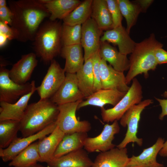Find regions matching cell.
Here are the masks:
<instances>
[{"mask_svg": "<svg viewBox=\"0 0 167 167\" xmlns=\"http://www.w3.org/2000/svg\"><path fill=\"white\" fill-rule=\"evenodd\" d=\"M65 134L57 126L48 136L38 140L39 162L48 163L54 158V153Z\"/></svg>", "mask_w": 167, "mask_h": 167, "instance_id": "22", "label": "cell"}, {"mask_svg": "<svg viewBox=\"0 0 167 167\" xmlns=\"http://www.w3.org/2000/svg\"><path fill=\"white\" fill-rule=\"evenodd\" d=\"M102 31L91 17L82 25L81 45L84 50V62L99 51Z\"/></svg>", "mask_w": 167, "mask_h": 167, "instance_id": "12", "label": "cell"}, {"mask_svg": "<svg viewBox=\"0 0 167 167\" xmlns=\"http://www.w3.org/2000/svg\"><path fill=\"white\" fill-rule=\"evenodd\" d=\"M154 54L158 64L167 63V51L159 48L155 50Z\"/></svg>", "mask_w": 167, "mask_h": 167, "instance_id": "38", "label": "cell"}, {"mask_svg": "<svg viewBox=\"0 0 167 167\" xmlns=\"http://www.w3.org/2000/svg\"><path fill=\"white\" fill-rule=\"evenodd\" d=\"M0 33L6 35L10 40L15 39V34L11 27L1 21H0Z\"/></svg>", "mask_w": 167, "mask_h": 167, "instance_id": "37", "label": "cell"}, {"mask_svg": "<svg viewBox=\"0 0 167 167\" xmlns=\"http://www.w3.org/2000/svg\"><path fill=\"white\" fill-rule=\"evenodd\" d=\"M91 18L102 31L113 28L112 19L106 0L92 1Z\"/></svg>", "mask_w": 167, "mask_h": 167, "instance_id": "28", "label": "cell"}, {"mask_svg": "<svg viewBox=\"0 0 167 167\" xmlns=\"http://www.w3.org/2000/svg\"><path fill=\"white\" fill-rule=\"evenodd\" d=\"M164 142V139L158 138L153 145L144 149L139 155L129 158L127 167H164L163 164L157 162L156 157Z\"/></svg>", "mask_w": 167, "mask_h": 167, "instance_id": "17", "label": "cell"}, {"mask_svg": "<svg viewBox=\"0 0 167 167\" xmlns=\"http://www.w3.org/2000/svg\"><path fill=\"white\" fill-rule=\"evenodd\" d=\"M100 40L101 42L106 41L117 45L119 51L126 55L132 53L136 44L122 25L106 30Z\"/></svg>", "mask_w": 167, "mask_h": 167, "instance_id": "16", "label": "cell"}, {"mask_svg": "<svg viewBox=\"0 0 167 167\" xmlns=\"http://www.w3.org/2000/svg\"><path fill=\"white\" fill-rule=\"evenodd\" d=\"M38 141L32 143L21 151L8 164L13 167H30L39 161L40 156Z\"/></svg>", "mask_w": 167, "mask_h": 167, "instance_id": "29", "label": "cell"}, {"mask_svg": "<svg viewBox=\"0 0 167 167\" xmlns=\"http://www.w3.org/2000/svg\"><path fill=\"white\" fill-rule=\"evenodd\" d=\"M163 46V44L156 39L153 33H151L148 38L136 43L129 59L130 67L126 76L127 85L139 74H143L145 78H147L148 71L156 69L158 64L155 51Z\"/></svg>", "mask_w": 167, "mask_h": 167, "instance_id": "3", "label": "cell"}, {"mask_svg": "<svg viewBox=\"0 0 167 167\" xmlns=\"http://www.w3.org/2000/svg\"><path fill=\"white\" fill-rule=\"evenodd\" d=\"M122 16L125 19L127 32L130 33L132 27L136 24L141 10L137 3L128 0H118Z\"/></svg>", "mask_w": 167, "mask_h": 167, "instance_id": "32", "label": "cell"}, {"mask_svg": "<svg viewBox=\"0 0 167 167\" xmlns=\"http://www.w3.org/2000/svg\"><path fill=\"white\" fill-rule=\"evenodd\" d=\"M161 156L167 157V140L164 142L163 147L159 153Z\"/></svg>", "mask_w": 167, "mask_h": 167, "instance_id": "41", "label": "cell"}, {"mask_svg": "<svg viewBox=\"0 0 167 167\" xmlns=\"http://www.w3.org/2000/svg\"><path fill=\"white\" fill-rule=\"evenodd\" d=\"M50 13L49 19H63L81 2L79 0H41Z\"/></svg>", "mask_w": 167, "mask_h": 167, "instance_id": "25", "label": "cell"}, {"mask_svg": "<svg viewBox=\"0 0 167 167\" xmlns=\"http://www.w3.org/2000/svg\"><path fill=\"white\" fill-rule=\"evenodd\" d=\"M82 25L62 24L61 40L62 46L81 44Z\"/></svg>", "mask_w": 167, "mask_h": 167, "instance_id": "33", "label": "cell"}, {"mask_svg": "<svg viewBox=\"0 0 167 167\" xmlns=\"http://www.w3.org/2000/svg\"></svg>", "mask_w": 167, "mask_h": 167, "instance_id": "46", "label": "cell"}, {"mask_svg": "<svg viewBox=\"0 0 167 167\" xmlns=\"http://www.w3.org/2000/svg\"><path fill=\"white\" fill-rule=\"evenodd\" d=\"M126 93L112 89H101L85 98V100H83L79 105L77 110L88 105L98 106L101 108L105 105L109 104L114 106Z\"/></svg>", "mask_w": 167, "mask_h": 167, "instance_id": "20", "label": "cell"}, {"mask_svg": "<svg viewBox=\"0 0 167 167\" xmlns=\"http://www.w3.org/2000/svg\"><path fill=\"white\" fill-rule=\"evenodd\" d=\"M75 74L79 89L85 98L90 96L94 93L92 57L84 62L82 66Z\"/></svg>", "mask_w": 167, "mask_h": 167, "instance_id": "27", "label": "cell"}, {"mask_svg": "<svg viewBox=\"0 0 167 167\" xmlns=\"http://www.w3.org/2000/svg\"><path fill=\"white\" fill-rule=\"evenodd\" d=\"M81 44L62 46L60 54L65 59L66 73H76L82 66L84 60Z\"/></svg>", "mask_w": 167, "mask_h": 167, "instance_id": "24", "label": "cell"}, {"mask_svg": "<svg viewBox=\"0 0 167 167\" xmlns=\"http://www.w3.org/2000/svg\"><path fill=\"white\" fill-rule=\"evenodd\" d=\"M93 161L84 149L76 150L47 163L48 167H92Z\"/></svg>", "mask_w": 167, "mask_h": 167, "instance_id": "21", "label": "cell"}, {"mask_svg": "<svg viewBox=\"0 0 167 167\" xmlns=\"http://www.w3.org/2000/svg\"><path fill=\"white\" fill-rule=\"evenodd\" d=\"M84 98L79 89L76 74L66 73L64 81L49 99L58 105L83 100Z\"/></svg>", "mask_w": 167, "mask_h": 167, "instance_id": "13", "label": "cell"}, {"mask_svg": "<svg viewBox=\"0 0 167 167\" xmlns=\"http://www.w3.org/2000/svg\"><path fill=\"white\" fill-rule=\"evenodd\" d=\"M6 1L5 0H0V7L6 6Z\"/></svg>", "mask_w": 167, "mask_h": 167, "instance_id": "43", "label": "cell"}, {"mask_svg": "<svg viewBox=\"0 0 167 167\" xmlns=\"http://www.w3.org/2000/svg\"><path fill=\"white\" fill-rule=\"evenodd\" d=\"M153 103V100L147 99L142 101L139 103L135 105L129 109L120 119V124L124 127H127L125 137L122 141L116 147L121 149L126 147L131 142L136 143L141 146L143 140L137 137L141 113L143 110L147 106Z\"/></svg>", "mask_w": 167, "mask_h": 167, "instance_id": "7", "label": "cell"}, {"mask_svg": "<svg viewBox=\"0 0 167 167\" xmlns=\"http://www.w3.org/2000/svg\"><path fill=\"white\" fill-rule=\"evenodd\" d=\"M99 51L95 53L92 57V70L94 80V92L101 89L99 71V64L101 58Z\"/></svg>", "mask_w": 167, "mask_h": 167, "instance_id": "35", "label": "cell"}, {"mask_svg": "<svg viewBox=\"0 0 167 167\" xmlns=\"http://www.w3.org/2000/svg\"><path fill=\"white\" fill-rule=\"evenodd\" d=\"M30 167H45L41 165L37 164V163L32 166Z\"/></svg>", "mask_w": 167, "mask_h": 167, "instance_id": "44", "label": "cell"}, {"mask_svg": "<svg viewBox=\"0 0 167 167\" xmlns=\"http://www.w3.org/2000/svg\"><path fill=\"white\" fill-rule=\"evenodd\" d=\"M153 1V0H137L133 2L139 6L142 12H145Z\"/></svg>", "mask_w": 167, "mask_h": 167, "instance_id": "40", "label": "cell"}, {"mask_svg": "<svg viewBox=\"0 0 167 167\" xmlns=\"http://www.w3.org/2000/svg\"><path fill=\"white\" fill-rule=\"evenodd\" d=\"M159 103V105L162 109V112L159 116V119L161 120H162L165 116L167 115V99H162L155 97Z\"/></svg>", "mask_w": 167, "mask_h": 167, "instance_id": "39", "label": "cell"}, {"mask_svg": "<svg viewBox=\"0 0 167 167\" xmlns=\"http://www.w3.org/2000/svg\"><path fill=\"white\" fill-rule=\"evenodd\" d=\"M20 121L13 120L0 121V148H7L17 137Z\"/></svg>", "mask_w": 167, "mask_h": 167, "instance_id": "31", "label": "cell"}, {"mask_svg": "<svg viewBox=\"0 0 167 167\" xmlns=\"http://www.w3.org/2000/svg\"><path fill=\"white\" fill-rule=\"evenodd\" d=\"M12 18V12L7 6L0 7V21L11 26Z\"/></svg>", "mask_w": 167, "mask_h": 167, "instance_id": "36", "label": "cell"}, {"mask_svg": "<svg viewBox=\"0 0 167 167\" xmlns=\"http://www.w3.org/2000/svg\"><path fill=\"white\" fill-rule=\"evenodd\" d=\"M162 96L165 98H167V91H165L164 92Z\"/></svg>", "mask_w": 167, "mask_h": 167, "instance_id": "45", "label": "cell"}, {"mask_svg": "<svg viewBox=\"0 0 167 167\" xmlns=\"http://www.w3.org/2000/svg\"><path fill=\"white\" fill-rule=\"evenodd\" d=\"M88 137L86 132L65 134L54 153V158H59L71 152L83 148Z\"/></svg>", "mask_w": 167, "mask_h": 167, "instance_id": "26", "label": "cell"}, {"mask_svg": "<svg viewBox=\"0 0 167 167\" xmlns=\"http://www.w3.org/2000/svg\"><path fill=\"white\" fill-rule=\"evenodd\" d=\"M113 23V28L122 26V19L118 0H106Z\"/></svg>", "mask_w": 167, "mask_h": 167, "instance_id": "34", "label": "cell"}, {"mask_svg": "<svg viewBox=\"0 0 167 167\" xmlns=\"http://www.w3.org/2000/svg\"><path fill=\"white\" fill-rule=\"evenodd\" d=\"M38 60L36 54L30 53L22 56L9 70L10 79L19 84H24L29 80L36 66Z\"/></svg>", "mask_w": 167, "mask_h": 167, "instance_id": "15", "label": "cell"}, {"mask_svg": "<svg viewBox=\"0 0 167 167\" xmlns=\"http://www.w3.org/2000/svg\"><path fill=\"white\" fill-rule=\"evenodd\" d=\"M8 4L15 39L22 42L33 41L42 22L50 16L44 3L41 0H11Z\"/></svg>", "mask_w": 167, "mask_h": 167, "instance_id": "1", "label": "cell"}, {"mask_svg": "<svg viewBox=\"0 0 167 167\" xmlns=\"http://www.w3.org/2000/svg\"></svg>", "mask_w": 167, "mask_h": 167, "instance_id": "47", "label": "cell"}, {"mask_svg": "<svg viewBox=\"0 0 167 167\" xmlns=\"http://www.w3.org/2000/svg\"><path fill=\"white\" fill-rule=\"evenodd\" d=\"M65 77L64 69L53 59L41 85L36 88L40 100L49 99L59 88Z\"/></svg>", "mask_w": 167, "mask_h": 167, "instance_id": "9", "label": "cell"}, {"mask_svg": "<svg viewBox=\"0 0 167 167\" xmlns=\"http://www.w3.org/2000/svg\"><path fill=\"white\" fill-rule=\"evenodd\" d=\"M8 39L7 37L5 35L0 33V47H2L6 43Z\"/></svg>", "mask_w": 167, "mask_h": 167, "instance_id": "42", "label": "cell"}, {"mask_svg": "<svg viewBox=\"0 0 167 167\" xmlns=\"http://www.w3.org/2000/svg\"><path fill=\"white\" fill-rule=\"evenodd\" d=\"M142 87L135 78L132 80L131 86L120 101L112 108L105 109L101 108V115L104 122L118 121L125 113L135 105L140 103L143 98Z\"/></svg>", "mask_w": 167, "mask_h": 167, "instance_id": "5", "label": "cell"}, {"mask_svg": "<svg viewBox=\"0 0 167 167\" xmlns=\"http://www.w3.org/2000/svg\"><path fill=\"white\" fill-rule=\"evenodd\" d=\"M62 24L57 20L46 21L39 27L33 40L36 56L46 63L60 54Z\"/></svg>", "mask_w": 167, "mask_h": 167, "instance_id": "4", "label": "cell"}, {"mask_svg": "<svg viewBox=\"0 0 167 167\" xmlns=\"http://www.w3.org/2000/svg\"><path fill=\"white\" fill-rule=\"evenodd\" d=\"M92 0H85L76 7L62 20L69 25H82L91 17Z\"/></svg>", "mask_w": 167, "mask_h": 167, "instance_id": "30", "label": "cell"}, {"mask_svg": "<svg viewBox=\"0 0 167 167\" xmlns=\"http://www.w3.org/2000/svg\"><path fill=\"white\" fill-rule=\"evenodd\" d=\"M129 158L126 148H113L96 157L92 167H127Z\"/></svg>", "mask_w": 167, "mask_h": 167, "instance_id": "19", "label": "cell"}, {"mask_svg": "<svg viewBox=\"0 0 167 167\" xmlns=\"http://www.w3.org/2000/svg\"><path fill=\"white\" fill-rule=\"evenodd\" d=\"M99 52L101 59L108 62L116 70L122 72L128 70L130 61L127 55L121 53L109 42H101Z\"/></svg>", "mask_w": 167, "mask_h": 167, "instance_id": "23", "label": "cell"}, {"mask_svg": "<svg viewBox=\"0 0 167 167\" xmlns=\"http://www.w3.org/2000/svg\"><path fill=\"white\" fill-rule=\"evenodd\" d=\"M36 88L34 81L31 91L21 97L15 103L0 102V121L13 120L20 121L28 105L29 99L36 91Z\"/></svg>", "mask_w": 167, "mask_h": 167, "instance_id": "18", "label": "cell"}, {"mask_svg": "<svg viewBox=\"0 0 167 167\" xmlns=\"http://www.w3.org/2000/svg\"><path fill=\"white\" fill-rule=\"evenodd\" d=\"M9 70L3 66L0 69V102H16L32 90L34 80L24 84H17L9 77Z\"/></svg>", "mask_w": 167, "mask_h": 167, "instance_id": "8", "label": "cell"}, {"mask_svg": "<svg viewBox=\"0 0 167 167\" xmlns=\"http://www.w3.org/2000/svg\"><path fill=\"white\" fill-rule=\"evenodd\" d=\"M120 131L118 121H114L111 125L105 124L99 135L94 137H88L86 138L84 149L89 152H103L114 148L115 145L112 141L114 139L115 135L118 134Z\"/></svg>", "mask_w": 167, "mask_h": 167, "instance_id": "10", "label": "cell"}, {"mask_svg": "<svg viewBox=\"0 0 167 167\" xmlns=\"http://www.w3.org/2000/svg\"><path fill=\"white\" fill-rule=\"evenodd\" d=\"M101 89H110L126 92L130 87L126 83L124 72L117 71L104 60L101 59L99 64Z\"/></svg>", "mask_w": 167, "mask_h": 167, "instance_id": "14", "label": "cell"}, {"mask_svg": "<svg viewBox=\"0 0 167 167\" xmlns=\"http://www.w3.org/2000/svg\"><path fill=\"white\" fill-rule=\"evenodd\" d=\"M82 100L58 105L59 113L55 122L65 134L87 133L91 130V124L88 121H80L76 117V111Z\"/></svg>", "mask_w": 167, "mask_h": 167, "instance_id": "6", "label": "cell"}, {"mask_svg": "<svg viewBox=\"0 0 167 167\" xmlns=\"http://www.w3.org/2000/svg\"><path fill=\"white\" fill-rule=\"evenodd\" d=\"M57 126L55 122L34 135L25 137H17L5 148H0V156L2 161L4 162L11 161L35 141L50 134Z\"/></svg>", "mask_w": 167, "mask_h": 167, "instance_id": "11", "label": "cell"}, {"mask_svg": "<svg viewBox=\"0 0 167 167\" xmlns=\"http://www.w3.org/2000/svg\"><path fill=\"white\" fill-rule=\"evenodd\" d=\"M58 113V105L50 99L28 105L20 121L23 137L36 134L55 122Z\"/></svg>", "mask_w": 167, "mask_h": 167, "instance_id": "2", "label": "cell"}]
</instances>
